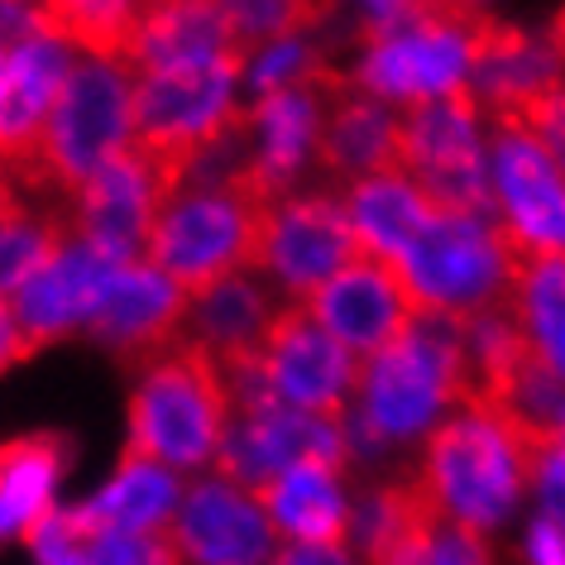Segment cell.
I'll list each match as a JSON object with an SVG mask.
<instances>
[{"label": "cell", "instance_id": "obj_37", "mask_svg": "<svg viewBox=\"0 0 565 565\" xmlns=\"http://www.w3.org/2000/svg\"><path fill=\"white\" fill-rule=\"evenodd\" d=\"M546 44L556 49V58H561V67H565V6L556 10V20H551V34H546Z\"/></svg>", "mask_w": 565, "mask_h": 565}, {"label": "cell", "instance_id": "obj_5", "mask_svg": "<svg viewBox=\"0 0 565 565\" xmlns=\"http://www.w3.org/2000/svg\"><path fill=\"white\" fill-rule=\"evenodd\" d=\"M264 216L268 206L235 188H188L153 221L145 264L188 298H202L216 282L259 268Z\"/></svg>", "mask_w": 565, "mask_h": 565}, {"label": "cell", "instance_id": "obj_32", "mask_svg": "<svg viewBox=\"0 0 565 565\" xmlns=\"http://www.w3.org/2000/svg\"><path fill=\"white\" fill-rule=\"evenodd\" d=\"M427 565H499V561H493V551L479 532L456 527V522L441 518L427 546Z\"/></svg>", "mask_w": 565, "mask_h": 565}, {"label": "cell", "instance_id": "obj_27", "mask_svg": "<svg viewBox=\"0 0 565 565\" xmlns=\"http://www.w3.org/2000/svg\"><path fill=\"white\" fill-rule=\"evenodd\" d=\"M274 312L278 307L259 282L249 274H235V278L216 282V288H206L202 298H192L188 335L202 341L211 355L225 364V360H239V355H254V350H259Z\"/></svg>", "mask_w": 565, "mask_h": 565}, {"label": "cell", "instance_id": "obj_41", "mask_svg": "<svg viewBox=\"0 0 565 565\" xmlns=\"http://www.w3.org/2000/svg\"><path fill=\"white\" fill-rule=\"evenodd\" d=\"M470 6H484V0H470Z\"/></svg>", "mask_w": 565, "mask_h": 565}, {"label": "cell", "instance_id": "obj_26", "mask_svg": "<svg viewBox=\"0 0 565 565\" xmlns=\"http://www.w3.org/2000/svg\"><path fill=\"white\" fill-rule=\"evenodd\" d=\"M145 6L149 0H34L44 39L87 53L96 63H125V67H130Z\"/></svg>", "mask_w": 565, "mask_h": 565}, {"label": "cell", "instance_id": "obj_42", "mask_svg": "<svg viewBox=\"0 0 565 565\" xmlns=\"http://www.w3.org/2000/svg\"><path fill=\"white\" fill-rule=\"evenodd\" d=\"M24 6H30V0H24Z\"/></svg>", "mask_w": 565, "mask_h": 565}, {"label": "cell", "instance_id": "obj_24", "mask_svg": "<svg viewBox=\"0 0 565 565\" xmlns=\"http://www.w3.org/2000/svg\"><path fill=\"white\" fill-rule=\"evenodd\" d=\"M67 436L30 431L0 441V536H24L34 522L53 513V493L67 470Z\"/></svg>", "mask_w": 565, "mask_h": 565}, {"label": "cell", "instance_id": "obj_6", "mask_svg": "<svg viewBox=\"0 0 565 565\" xmlns=\"http://www.w3.org/2000/svg\"><path fill=\"white\" fill-rule=\"evenodd\" d=\"M130 106H135V67L96 63V58L77 63L58 92V106H53L49 130L39 139L30 173L20 182L24 188L63 192L73 202L82 182L130 145Z\"/></svg>", "mask_w": 565, "mask_h": 565}, {"label": "cell", "instance_id": "obj_17", "mask_svg": "<svg viewBox=\"0 0 565 565\" xmlns=\"http://www.w3.org/2000/svg\"><path fill=\"white\" fill-rule=\"evenodd\" d=\"M561 82H565V67L556 58V49L546 44V34L479 15L470 34V92L493 125H508L522 102L561 87Z\"/></svg>", "mask_w": 565, "mask_h": 565}, {"label": "cell", "instance_id": "obj_34", "mask_svg": "<svg viewBox=\"0 0 565 565\" xmlns=\"http://www.w3.org/2000/svg\"><path fill=\"white\" fill-rule=\"evenodd\" d=\"M34 39H44L34 0H30V6H24V0H0V49L15 53L24 44H34Z\"/></svg>", "mask_w": 565, "mask_h": 565}, {"label": "cell", "instance_id": "obj_11", "mask_svg": "<svg viewBox=\"0 0 565 565\" xmlns=\"http://www.w3.org/2000/svg\"><path fill=\"white\" fill-rule=\"evenodd\" d=\"M312 321L327 335H335L355 360L379 355L388 341L413 327V317L422 312L413 288H407L403 268L379 259L364 249L355 264H345L335 278H327L312 298L302 302Z\"/></svg>", "mask_w": 565, "mask_h": 565}, {"label": "cell", "instance_id": "obj_4", "mask_svg": "<svg viewBox=\"0 0 565 565\" xmlns=\"http://www.w3.org/2000/svg\"><path fill=\"white\" fill-rule=\"evenodd\" d=\"M239 77H245V67L235 63H196L135 77L130 145L125 149L149 163L168 202L188 192L192 163L239 120Z\"/></svg>", "mask_w": 565, "mask_h": 565}, {"label": "cell", "instance_id": "obj_21", "mask_svg": "<svg viewBox=\"0 0 565 565\" xmlns=\"http://www.w3.org/2000/svg\"><path fill=\"white\" fill-rule=\"evenodd\" d=\"M282 542L302 546H350L355 503L345 493V475L331 465H292L254 493Z\"/></svg>", "mask_w": 565, "mask_h": 565}, {"label": "cell", "instance_id": "obj_3", "mask_svg": "<svg viewBox=\"0 0 565 565\" xmlns=\"http://www.w3.org/2000/svg\"><path fill=\"white\" fill-rule=\"evenodd\" d=\"M417 479L436 513L479 536L499 532L527 493L513 431L499 407H489L484 398H465L427 431Z\"/></svg>", "mask_w": 565, "mask_h": 565}, {"label": "cell", "instance_id": "obj_18", "mask_svg": "<svg viewBox=\"0 0 565 565\" xmlns=\"http://www.w3.org/2000/svg\"><path fill=\"white\" fill-rule=\"evenodd\" d=\"M73 67V49L53 44V39H34V44L6 53V67H0V168H10L15 178L30 173L39 139L49 130V116Z\"/></svg>", "mask_w": 565, "mask_h": 565}, {"label": "cell", "instance_id": "obj_23", "mask_svg": "<svg viewBox=\"0 0 565 565\" xmlns=\"http://www.w3.org/2000/svg\"><path fill=\"white\" fill-rule=\"evenodd\" d=\"M341 202H345V216L355 225L360 245L388 264H398L422 239V231L441 216L407 173H379V178L350 182V192Z\"/></svg>", "mask_w": 565, "mask_h": 565}, {"label": "cell", "instance_id": "obj_30", "mask_svg": "<svg viewBox=\"0 0 565 565\" xmlns=\"http://www.w3.org/2000/svg\"><path fill=\"white\" fill-rule=\"evenodd\" d=\"M92 565H182L178 542L168 527L153 532H96L87 546Z\"/></svg>", "mask_w": 565, "mask_h": 565}, {"label": "cell", "instance_id": "obj_35", "mask_svg": "<svg viewBox=\"0 0 565 565\" xmlns=\"http://www.w3.org/2000/svg\"><path fill=\"white\" fill-rule=\"evenodd\" d=\"M268 565H364L350 546H302V542H282Z\"/></svg>", "mask_w": 565, "mask_h": 565}, {"label": "cell", "instance_id": "obj_14", "mask_svg": "<svg viewBox=\"0 0 565 565\" xmlns=\"http://www.w3.org/2000/svg\"><path fill=\"white\" fill-rule=\"evenodd\" d=\"M192 298L173 288L153 264H120V274L106 282L102 302L87 317V335L125 364H145L163 355L173 341L188 335Z\"/></svg>", "mask_w": 565, "mask_h": 565}, {"label": "cell", "instance_id": "obj_19", "mask_svg": "<svg viewBox=\"0 0 565 565\" xmlns=\"http://www.w3.org/2000/svg\"><path fill=\"white\" fill-rule=\"evenodd\" d=\"M196 63H235L249 73V53L239 49L231 20H225V6L221 0H149L130 67L145 77Z\"/></svg>", "mask_w": 565, "mask_h": 565}, {"label": "cell", "instance_id": "obj_31", "mask_svg": "<svg viewBox=\"0 0 565 565\" xmlns=\"http://www.w3.org/2000/svg\"><path fill=\"white\" fill-rule=\"evenodd\" d=\"M24 546L39 556V565H92L73 532V522H67V513H58V508L24 532Z\"/></svg>", "mask_w": 565, "mask_h": 565}, {"label": "cell", "instance_id": "obj_10", "mask_svg": "<svg viewBox=\"0 0 565 565\" xmlns=\"http://www.w3.org/2000/svg\"><path fill=\"white\" fill-rule=\"evenodd\" d=\"M259 364L282 407L345 417L360 384V360L312 321L302 302H282L259 341Z\"/></svg>", "mask_w": 565, "mask_h": 565}, {"label": "cell", "instance_id": "obj_9", "mask_svg": "<svg viewBox=\"0 0 565 565\" xmlns=\"http://www.w3.org/2000/svg\"><path fill=\"white\" fill-rule=\"evenodd\" d=\"M364 254L345 202L331 192H292L268 206L259 268L288 292V302H307L327 278Z\"/></svg>", "mask_w": 565, "mask_h": 565}, {"label": "cell", "instance_id": "obj_8", "mask_svg": "<svg viewBox=\"0 0 565 565\" xmlns=\"http://www.w3.org/2000/svg\"><path fill=\"white\" fill-rule=\"evenodd\" d=\"M422 312L470 321L513 292V239L489 216H436L398 259Z\"/></svg>", "mask_w": 565, "mask_h": 565}, {"label": "cell", "instance_id": "obj_25", "mask_svg": "<svg viewBox=\"0 0 565 565\" xmlns=\"http://www.w3.org/2000/svg\"><path fill=\"white\" fill-rule=\"evenodd\" d=\"M508 312L527 335V350L542 360V370L565 379V254L513 245Z\"/></svg>", "mask_w": 565, "mask_h": 565}, {"label": "cell", "instance_id": "obj_13", "mask_svg": "<svg viewBox=\"0 0 565 565\" xmlns=\"http://www.w3.org/2000/svg\"><path fill=\"white\" fill-rule=\"evenodd\" d=\"M499 225L522 249L565 254V173L518 125H493L489 153Z\"/></svg>", "mask_w": 565, "mask_h": 565}, {"label": "cell", "instance_id": "obj_40", "mask_svg": "<svg viewBox=\"0 0 565 565\" xmlns=\"http://www.w3.org/2000/svg\"><path fill=\"white\" fill-rule=\"evenodd\" d=\"M0 67H6V49H0Z\"/></svg>", "mask_w": 565, "mask_h": 565}, {"label": "cell", "instance_id": "obj_16", "mask_svg": "<svg viewBox=\"0 0 565 565\" xmlns=\"http://www.w3.org/2000/svg\"><path fill=\"white\" fill-rule=\"evenodd\" d=\"M120 274V259L106 249L87 245V239H67L58 249V259H49L39 274L24 282V288L10 298V312H15L24 341L39 355V350L67 341L73 331H87L92 307L102 302L106 282Z\"/></svg>", "mask_w": 565, "mask_h": 565}, {"label": "cell", "instance_id": "obj_29", "mask_svg": "<svg viewBox=\"0 0 565 565\" xmlns=\"http://www.w3.org/2000/svg\"><path fill=\"white\" fill-rule=\"evenodd\" d=\"M221 6L239 49L254 58L259 49L282 44V39H307L317 24L331 20L341 0H221Z\"/></svg>", "mask_w": 565, "mask_h": 565}, {"label": "cell", "instance_id": "obj_20", "mask_svg": "<svg viewBox=\"0 0 565 565\" xmlns=\"http://www.w3.org/2000/svg\"><path fill=\"white\" fill-rule=\"evenodd\" d=\"M312 163L345 188L379 173H398V110L355 92L345 77V87L331 96L321 116Z\"/></svg>", "mask_w": 565, "mask_h": 565}, {"label": "cell", "instance_id": "obj_28", "mask_svg": "<svg viewBox=\"0 0 565 565\" xmlns=\"http://www.w3.org/2000/svg\"><path fill=\"white\" fill-rule=\"evenodd\" d=\"M73 239V225L58 216H39L30 206H15L0 216V298H15L49 259H58V249Z\"/></svg>", "mask_w": 565, "mask_h": 565}, {"label": "cell", "instance_id": "obj_36", "mask_svg": "<svg viewBox=\"0 0 565 565\" xmlns=\"http://www.w3.org/2000/svg\"><path fill=\"white\" fill-rule=\"evenodd\" d=\"M24 360H34V350H30V341H24V331H20L15 312H10V302L0 298V374L15 370V364H24Z\"/></svg>", "mask_w": 565, "mask_h": 565}, {"label": "cell", "instance_id": "obj_15", "mask_svg": "<svg viewBox=\"0 0 565 565\" xmlns=\"http://www.w3.org/2000/svg\"><path fill=\"white\" fill-rule=\"evenodd\" d=\"M163 206H168V192L149 173V163L139 153L120 149L73 196V235L116 254L120 264H145L153 221L163 216Z\"/></svg>", "mask_w": 565, "mask_h": 565}, {"label": "cell", "instance_id": "obj_12", "mask_svg": "<svg viewBox=\"0 0 565 565\" xmlns=\"http://www.w3.org/2000/svg\"><path fill=\"white\" fill-rule=\"evenodd\" d=\"M168 532L178 542L182 565H268L278 551V532L264 503L221 475L182 489Z\"/></svg>", "mask_w": 565, "mask_h": 565}, {"label": "cell", "instance_id": "obj_39", "mask_svg": "<svg viewBox=\"0 0 565 565\" xmlns=\"http://www.w3.org/2000/svg\"><path fill=\"white\" fill-rule=\"evenodd\" d=\"M374 10H393V6H413V0H370Z\"/></svg>", "mask_w": 565, "mask_h": 565}, {"label": "cell", "instance_id": "obj_7", "mask_svg": "<svg viewBox=\"0 0 565 565\" xmlns=\"http://www.w3.org/2000/svg\"><path fill=\"white\" fill-rule=\"evenodd\" d=\"M479 116L484 110L470 87L398 110V173L413 178L427 192V202L446 216L499 221Z\"/></svg>", "mask_w": 565, "mask_h": 565}, {"label": "cell", "instance_id": "obj_2", "mask_svg": "<svg viewBox=\"0 0 565 565\" xmlns=\"http://www.w3.org/2000/svg\"><path fill=\"white\" fill-rule=\"evenodd\" d=\"M470 360H465V321L446 312H417L398 341L360 360L355 413L398 450L427 436L450 407L470 398Z\"/></svg>", "mask_w": 565, "mask_h": 565}, {"label": "cell", "instance_id": "obj_38", "mask_svg": "<svg viewBox=\"0 0 565 565\" xmlns=\"http://www.w3.org/2000/svg\"><path fill=\"white\" fill-rule=\"evenodd\" d=\"M20 206V192H15V182L6 178V168H0V216H6V211H15Z\"/></svg>", "mask_w": 565, "mask_h": 565}, {"label": "cell", "instance_id": "obj_33", "mask_svg": "<svg viewBox=\"0 0 565 565\" xmlns=\"http://www.w3.org/2000/svg\"><path fill=\"white\" fill-rule=\"evenodd\" d=\"M522 556H527V565H565V522L536 513L522 532Z\"/></svg>", "mask_w": 565, "mask_h": 565}, {"label": "cell", "instance_id": "obj_1", "mask_svg": "<svg viewBox=\"0 0 565 565\" xmlns=\"http://www.w3.org/2000/svg\"><path fill=\"white\" fill-rule=\"evenodd\" d=\"M235 403L221 360L202 341L182 335L139 370L130 393L125 460H149L173 475L216 465V450L231 431Z\"/></svg>", "mask_w": 565, "mask_h": 565}, {"label": "cell", "instance_id": "obj_22", "mask_svg": "<svg viewBox=\"0 0 565 565\" xmlns=\"http://www.w3.org/2000/svg\"><path fill=\"white\" fill-rule=\"evenodd\" d=\"M178 499H182V484H178L173 470L120 456V470L110 475V484L96 493L92 503L73 508L67 522H73L77 542L87 546L96 532H153V527H168L173 513H178Z\"/></svg>", "mask_w": 565, "mask_h": 565}]
</instances>
